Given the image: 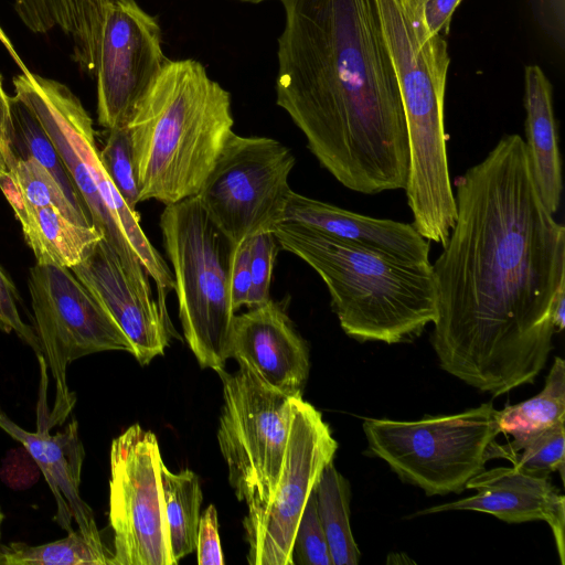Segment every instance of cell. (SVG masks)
<instances>
[{
  "label": "cell",
  "instance_id": "28",
  "mask_svg": "<svg viewBox=\"0 0 565 565\" xmlns=\"http://www.w3.org/2000/svg\"><path fill=\"white\" fill-rule=\"evenodd\" d=\"M107 131L104 147L99 149L102 162L125 202L137 211L139 184L129 131L127 127Z\"/></svg>",
  "mask_w": 565,
  "mask_h": 565
},
{
  "label": "cell",
  "instance_id": "20",
  "mask_svg": "<svg viewBox=\"0 0 565 565\" xmlns=\"http://www.w3.org/2000/svg\"><path fill=\"white\" fill-rule=\"evenodd\" d=\"M526 156L537 193L548 212L561 205L563 179L553 86L539 65L524 70Z\"/></svg>",
  "mask_w": 565,
  "mask_h": 565
},
{
  "label": "cell",
  "instance_id": "1",
  "mask_svg": "<svg viewBox=\"0 0 565 565\" xmlns=\"http://www.w3.org/2000/svg\"><path fill=\"white\" fill-rule=\"evenodd\" d=\"M454 185L455 224L431 264V342L446 372L499 396L533 383L552 350L565 227L543 204L518 134Z\"/></svg>",
  "mask_w": 565,
  "mask_h": 565
},
{
  "label": "cell",
  "instance_id": "12",
  "mask_svg": "<svg viewBox=\"0 0 565 565\" xmlns=\"http://www.w3.org/2000/svg\"><path fill=\"white\" fill-rule=\"evenodd\" d=\"M296 159L268 137H228L196 198L230 246L270 232L284 222Z\"/></svg>",
  "mask_w": 565,
  "mask_h": 565
},
{
  "label": "cell",
  "instance_id": "5",
  "mask_svg": "<svg viewBox=\"0 0 565 565\" xmlns=\"http://www.w3.org/2000/svg\"><path fill=\"white\" fill-rule=\"evenodd\" d=\"M278 245L323 280L342 330L359 341H411L436 319L431 263L399 259L316 228L284 222Z\"/></svg>",
  "mask_w": 565,
  "mask_h": 565
},
{
  "label": "cell",
  "instance_id": "11",
  "mask_svg": "<svg viewBox=\"0 0 565 565\" xmlns=\"http://www.w3.org/2000/svg\"><path fill=\"white\" fill-rule=\"evenodd\" d=\"M28 287L41 355L54 382L55 398L49 414L52 428L66 420L76 402L66 382L68 364L103 351L132 354V347L70 268L35 263L29 270Z\"/></svg>",
  "mask_w": 565,
  "mask_h": 565
},
{
  "label": "cell",
  "instance_id": "13",
  "mask_svg": "<svg viewBox=\"0 0 565 565\" xmlns=\"http://www.w3.org/2000/svg\"><path fill=\"white\" fill-rule=\"evenodd\" d=\"M161 458L153 433L135 424L110 447L109 523L113 565H175L160 480Z\"/></svg>",
  "mask_w": 565,
  "mask_h": 565
},
{
  "label": "cell",
  "instance_id": "21",
  "mask_svg": "<svg viewBox=\"0 0 565 565\" xmlns=\"http://www.w3.org/2000/svg\"><path fill=\"white\" fill-rule=\"evenodd\" d=\"M13 212L36 263L72 268L103 238L94 225L78 224L54 207L22 204Z\"/></svg>",
  "mask_w": 565,
  "mask_h": 565
},
{
  "label": "cell",
  "instance_id": "6",
  "mask_svg": "<svg viewBox=\"0 0 565 565\" xmlns=\"http://www.w3.org/2000/svg\"><path fill=\"white\" fill-rule=\"evenodd\" d=\"M14 97L36 116L56 148L93 225L115 249L121 263L143 290L152 292L167 311L174 290L173 273L140 226L137 211L125 202L99 156L89 114L64 84L23 71L14 77Z\"/></svg>",
  "mask_w": 565,
  "mask_h": 565
},
{
  "label": "cell",
  "instance_id": "16",
  "mask_svg": "<svg viewBox=\"0 0 565 565\" xmlns=\"http://www.w3.org/2000/svg\"><path fill=\"white\" fill-rule=\"evenodd\" d=\"M228 356L245 363L274 388L302 396L309 374V352L279 302L269 299L235 315Z\"/></svg>",
  "mask_w": 565,
  "mask_h": 565
},
{
  "label": "cell",
  "instance_id": "8",
  "mask_svg": "<svg viewBox=\"0 0 565 565\" xmlns=\"http://www.w3.org/2000/svg\"><path fill=\"white\" fill-rule=\"evenodd\" d=\"M363 430L371 451L428 495L462 492L489 459L508 458L491 403L411 422L370 418Z\"/></svg>",
  "mask_w": 565,
  "mask_h": 565
},
{
  "label": "cell",
  "instance_id": "23",
  "mask_svg": "<svg viewBox=\"0 0 565 565\" xmlns=\"http://www.w3.org/2000/svg\"><path fill=\"white\" fill-rule=\"evenodd\" d=\"M160 480L164 501L170 548L175 563L193 552L200 523L202 491L199 477L190 469L170 471L163 460Z\"/></svg>",
  "mask_w": 565,
  "mask_h": 565
},
{
  "label": "cell",
  "instance_id": "18",
  "mask_svg": "<svg viewBox=\"0 0 565 565\" xmlns=\"http://www.w3.org/2000/svg\"><path fill=\"white\" fill-rule=\"evenodd\" d=\"M466 489L476 494L454 502L427 508L414 515L447 511H476L491 514L507 523L546 522L554 535L561 563L564 564L565 497L548 477H536L516 467L482 470Z\"/></svg>",
  "mask_w": 565,
  "mask_h": 565
},
{
  "label": "cell",
  "instance_id": "2",
  "mask_svg": "<svg viewBox=\"0 0 565 565\" xmlns=\"http://www.w3.org/2000/svg\"><path fill=\"white\" fill-rule=\"evenodd\" d=\"M276 103L347 189L404 190L409 150L373 0H280Z\"/></svg>",
  "mask_w": 565,
  "mask_h": 565
},
{
  "label": "cell",
  "instance_id": "30",
  "mask_svg": "<svg viewBox=\"0 0 565 565\" xmlns=\"http://www.w3.org/2000/svg\"><path fill=\"white\" fill-rule=\"evenodd\" d=\"M292 565H333L321 525L315 489L300 516L292 541Z\"/></svg>",
  "mask_w": 565,
  "mask_h": 565
},
{
  "label": "cell",
  "instance_id": "15",
  "mask_svg": "<svg viewBox=\"0 0 565 565\" xmlns=\"http://www.w3.org/2000/svg\"><path fill=\"white\" fill-rule=\"evenodd\" d=\"M70 269L122 330L140 364H148L164 353L171 334H175L168 313L152 292L134 281L104 237Z\"/></svg>",
  "mask_w": 565,
  "mask_h": 565
},
{
  "label": "cell",
  "instance_id": "27",
  "mask_svg": "<svg viewBox=\"0 0 565 565\" xmlns=\"http://www.w3.org/2000/svg\"><path fill=\"white\" fill-rule=\"evenodd\" d=\"M9 174L25 203L35 207H54L78 224L93 225L90 217L74 207L55 178L33 158H18Z\"/></svg>",
  "mask_w": 565,
  "mask_h": 565
},
{
  "label": "cell",
  "instance_id": "33",
  "mask_svg": "<svg viewBox=\"0 0 565 565\" xmlns=\"http://www.w3.org/2000/svg\"><path fill=\"white\" fill-rule=\"evenodd\" d=\"M228 286L234 311L236 312L243 306L247 307L252 287L250 238L238 245L230 246Z\"/></svg>",
  "mask_w": 565,
  "mask_h": 565
},
{
  "label": "cell",
  "instance_id": "9",
  "mask_svg": "<svg viewBox=\"0 0 565 565\" xmlns=\"http://www.w3.org/2000/svg\"><path fill=\"white\" fill-rule=\"evenodd\" d=\"M83 10L85 44L76 61L96 78L98 122L126 127L170 61L160 24L136 0H84Z\"/></svg>",
  "mask_w": 565,
  "mask_h": 565
},
{
  "label": "cell",
  "instance_id": "40",
  "mask_svg": "<svg viewBox=\"0 0 565 565\" xmlns=\"http://www.w3.org/2000/svg\"><path fill=\"white\" fill-rule=\"evenodd\" d=\"M239 1L250 2V3H259V2H263V1H266V0H239Z\"/></svg>",
  "mask_w": 565,
  "mask_h": 565
},
{
  "label": "cell",
  "instance_id": "24",
  "mask_svg": "<svg viewBox=\"0 0 565 565\" xmlns=\"http://www.w3.org/2000/svg\"><path fill=\"white\" fill-rule=\"evenodd\" d=\"M317 511L333 565H355L360 552L350 526L351 491L333 461L322 470L315 487Z\"/></svg>",
  "mask_w": 565,
  "mask_h": 565
},
{
  "label": "cell",
  "instance_id": "37",
  "mask_svg": "<svg viewBox=\"0 0 565 565\" xmlns=\"http://www.w3.org/2000/svg\"><path fill=\"white\" fill-rule=\"evenodd\" d=\"M462 0H423V15L427 29L444 38L450 32L451 18Z\"/></svg>",
  "mask_w": 565,
  "mask_h": 565
},
{
  "label": "cell",
  "instance_id": "7",
  "mask_svg": "<svg viewBox=\"0 0 565 565\" xmlns=\"http://www.w3.org/2000/svg\"><path fill=\"white\" fill-rule=\"evenodd\" d=\"M160 228L186 343L202 367L224 369L236 313L228 286L230 244L196 195L164 205Z\"/></svg>",
  "mask_w": 565,
  "mask_h": 565
},
{
  "label": "cell",
  "instance_id": "14",
  "mask_svg": "<svg viewBox=\"0 0 565 565\" xmlns=\"http://www.w3.org/2000/svg\"><path fill=\"white\" fill-rule=\"evenodd\" d=\"M338 443L321 413L299 396L276 490L260 509L247 512L243 525L252 565H292V541L308 498Z\"/></svg>",
  "mask_w": 565,
  "mask_h": 565
},
{
  "label": "cell",
  "instance_id": "35",
  "mask_svg": "<svg viewBox=\"0 0 565 565\" xmlns=\"http://www.w3.org/2000/svg\"><path fill=\"white\" fill-rule=\"evenodd\" d=\"M536 22L547 36L565 49V0H529Z\"/></svg>",
  "mask_w": 565,
  "mask_h": 565
},
{
  "label": "cell",
  "instance_id": "19",
  "mask_svg": "<svg viewBox=\"0 0 565 565\" xmlns=\"http://www.w3.org/2000/svg\"><path fill=\"white\" fill-rule=\"evenodd\" d=\"M284 222L302 224L406 262L429 263V242L412 224L351 212L292 190L284 210Z\"/></svg>",
  "mask_w": 565,
  "mask_h": 565
},
{
  "label": "cell",
  "instance_id": "3",
  "mask_svg": "<svg viewBox=\"0 0 565 565\" xmlns=\"http://www.w3.org/2000/svg\"><path fill=\"white\" fill-rule=\"evenodd\" d=\"M233 125L231 95L205 67L193 58L170 60L126 126L139 201L168 205L195 196Z\"/></svg>",
  "mask_w": 565,
  "mask_h": 565
},
{
  "label": "cell",
  "instance_id": "25",
  "mask_svg": "<svg viewBox=\"0 0 565 565\" xmlns=\"http://www.w3.org/2000/svg\"><path fill=\"white\" fill-rule=\"evenodd\" d=\"M11 113L15 158L30 157L41 163L55 178L74 207L88 215L62 158L33 111L13 96Z\"/></svg>",
  "mask_w": 565,
  "mask_h": 565
},
{
  "label": "cell",
  "instance_id": "26",
  "mask_svg": "<svg viewBox=\"0 0 565 565\" xmlns=\"http://www.w3.org/2000/svg\"><path fill=\"white\" fill-rule=\"evenodd\" d=\"M0 564L3 565H113V555L93 546L77 531L41 545L23 542L0 544Z\"/></svg>",
  "mask_w": 565,
  "mask_h": 565
},
{
  "label": "cell",
  "instance_id": "29",
  "mask_svg": "<svg viewBox=\"0 0 565 565\" xmlns=\"http://www.w3.org/2000/svg\"><path fill=\"white\" fill-rule=\"evenodd\" d=\"M515 456L513 466L520 471L536 476L548 477L559 471L564 479L565 467V422L551 426L531 437Z\"/></svg>",
  "mask_w": 565,
  "mask_h": 565
},
{
  "label": "cell",
  "instance_id": "36",
  "mask_svg": "<svg viewBox=\"0 0 565 565\" xmlns=\"http://www.w3.org/2000/svg\"><path fill=\"white\" fill-rule=\"evenodd\" d=\"M15 160L11 97L6 93L0 75V175L9 173Z\"/></svg>",
  "mask_w": 565,
  "mask_h": 565
},
{
  "label": "cell",
  "instance_id": "10",
  "mask_svg": "<svg viewBox=\"0 0 565 565\" xmlns=\"http://www.w3.org/2000/svg\"><path fill=\"white\" fill-rule=\"evenodd\" d=\"M216 372L224 401L217 430L220 449L236 498L253 512L276 490L299 396L274 388L242 362L235 373Z\"/></svg>",
  "mask_w": 565,
  "mask_h": 565
},
{
  "label": "cell",
  "instance_id": "4",
  "mask_svg": "<svg viewBox=\"0 0 565 565\" xmlns=\"http://www.w3.org/2000/svg\"><path fill=\"white\" fill-rule=\"evenodd\" d=\"M373 1L405 116L412 224L424 236L445 235L456 220L444 118L448 44L427 29L423 0Z\"/></svg>",
  "mask_w": 565,
  "mask_h": 565
},
{
  "label": "cell",
  "instance_id": "17",
  "mask_svg": "<svg viewBox=\"0 0 565 565\" xmlns=\"http://www.w3.org/2000/svg\"><path fill=\"white\" fill-rule=\"evenodd\" d=\"M36 431L18 426L0 408V428L23 445L44 475L54 494L57 512L55 520L61 527L73 531L72 519L81 534L99 551L111 554L105 547L90 507L79 492L84 447L79 438L78 424L73 419L63 431L50 434L47 408L39 411Z\"/></svg>",
  "mask_w": 565,
  "mask_h": 565
},
{
  "label": "cell",
  "instance_id": "22",
  "mask_svg": "<svg viewBox=\"0 0 565 565\" xmlns=\"http://www.w3.org/2000/svg\"><path fill=\"white\" fill-rule=\"evenodd\" d=\"M565 422V362L556 356L543 390L534 397L499 411L500 433L513 437L504 446L514 460L524 444L540 431Z\"/></svg>",
  "mask_w": 565,
  "mask_h": 565
},
{
  "label": "cell",
  "instance_id": "41",
  "mask_svg": "<svg viewBox=\"0 0 565 565\" xmlns=\"http://www.w3.org/2000/svg\"><path fill=\"white\" fill-rule=\"evenodd\" d=\"M2 520H3V514H2V512L0 510V535H1V523H2Z\"/></svg>",
  "mask_w": 565,
  "mask_h": 565
},
{
  "label": "cell",
  "instance_id": "39",
  "mask_svg": "<svg viewBox=\"0 0 565 565\" xmlns=\"http://www.w3.org/2000/svg\"><path fill=\"white\" fill-rule=\"evenodd\" d=\"M0 42L2 43V45L7 49V51L10 53V55L12 56V58L15 61V63L21 67L22 72L23 71H26L28 68L25 67V65L21 62L18 53L15 52L14 47L12 46L9 38L6 35V33L2 31L1 26H0Z\"/></svg>",
  "mask_w": 565,
  "mask_h": 565
},
{
  "label": "cell",
  "instance_id": "34",
  "mask_svg": "<svg viewBox=\"0 0 565 565\" xmlns=\"http://www.w3.org/2000/svg\"><path fill=\"white\" fill-rule=\"evenodd\" d=\"M196 562L200 565H223L216 508L211 504L200 518L196 539Z\"/></svg>",
  "mask_w": 565,
  "mask_h": 565
},
{
  "label": "cell",
  "instance_id": "38",
  "mask_svg": "<svg viewBox=\"0 0 565 565\" xmlns=\"http://www.w3.org/2000/svg\"><path fill=\"white\" fill-rule=\"evenodd\" d=\"M552 321L555 332H561L565 327V285L562 286L554 299L552 307Z\"/></svg>",
  "mask_w": 565,
  "mask_h": 565
},
{
  "label": "cell",
  "instance_id": "31",
  "mask_svg": "<svg viewBox=\"0 0 565 565\" xmlns=\"http://www.w3.org/2000/svg\"><path fill=\"white\" fill-rule=\"evenodd\" d=\"M278 246L274 233L270 232L250 237L252 287L248 308L260 306L270 299L271 276Z\"/></svg>",
  "mask_w": 565,
  "mask_h": 565
},
{
  "label": "cell",
  "instance_id": "32",
  "mask_svg": "<svg viewBox=\"0 0 565 565\" xmlns=\"http://www.w3.org/2000/svg\"><path fill=\"white\" fill-rule=\"evenodd\" d=\"M0 329L7 333L14 332L40 356L42 354L35 331L26 324L18 310L17 291L11 279L0 267Z\"/></svg>",
  "mask_w": 565,
  "mask_h": 565
}]
</instances>
